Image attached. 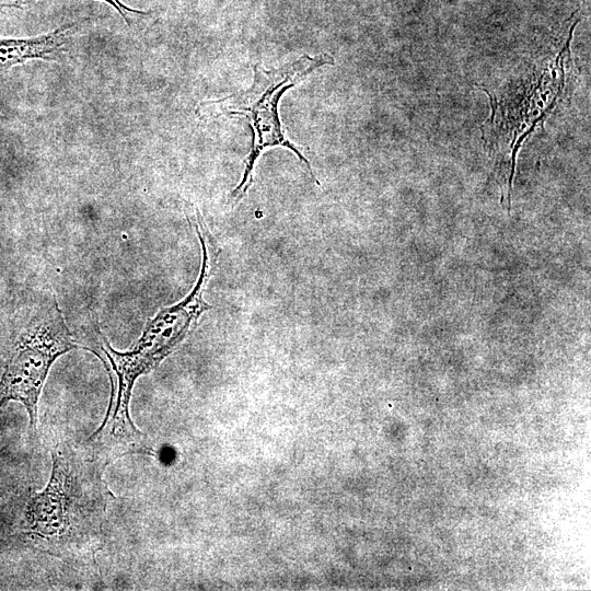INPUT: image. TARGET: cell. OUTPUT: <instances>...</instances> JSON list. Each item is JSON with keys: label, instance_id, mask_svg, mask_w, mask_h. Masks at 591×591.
I'll return each instance as SVG.
<instances>
[{"label": "cell", "instance_id": "cell-5", "mask_svg": "<svg viewBox=\"0 0 591 591\" xmlns=\"http://www.w3.org/2000/svg\"><path fill=\"white\" fill-rule=\"evenodd\" d=\"M76 24H65L55 31L32 38H0V76L15 65L37 58L56 61L68 44Z\"/></svg>", "mask_w": 591, "mask_h": 591}, {"label": "cell", "instance_id": "cell-2", "mask_svg": "<svg viewBox=\"0 0 591 591\" xmlns=\"http://www.w3.org/2000/svg\"><path fill=\"white\" fill-rule=\"evenodd\" d=\"M47 487L28 505L32 534L56 555L90 554L97 546L109 493L102 478L107 464L90 447L54 452Z\"/></svg>", "mask_w": 591, "mask_h": 591}, {"label": "cell", "instance_id": "cell-6", "mask_svg": "<svg viewBox=\"0 0 591 591\" xmlns=\"http://www.w3.org/2000/svg\"><path fill=\"white\" fill-rule=\"evenodd\" d=\"M102 1L111 4L120 14V16L125 20L128 26H130L129 14H135V13L146 14V12L143 11H138V10L127 7L120 0H102Z\"/></svg>", "mask_w": 591, "mask_h": 591}, {"label": "cell", "instance_id": "cell-3", "mask_svg": "<svg viewBox=\"0 0 591 591\" xmlns=\"http://www.w3.org/2000/svg\"><path fill=\"white\" fill-rule=\"evenodd\" d=\"M334 63L332 56H302L279 69L265 70L254 66V81L250 89L220 100L202 102L198 112L202 116L222 115L245 117L253 131L252 149L245 160V169L240 184L232 192V199H242L253 182L254 165L265 149L283 147L291 150L306 166L313 181L314 176L309 160L290 142L281 128L278 104L282 94L302 81L310 73L324 65Z\"/></svg>", "mask_w": 591, "mask_h": 591}, {"label": "cell", "instance_id": "cell-4", "mask_svg": "<svg viewBox=\"0 0 591 591\" xmlns=\"http://www.w3.org/2000/svg\"><path fill=\"white\" fill-rule=\"evenodd\" d=\"M76 347L57 300H45L12 343L0 379V408L10 401L23 404L34 432L38 399L49 369L59 356Z\"/></svg>", "mask_w": 591, "mask_h": 591}, {"label": "cell", "instance_id": "cell-1", "mask_svg": "<svg viewBox=\"0 0 591 591\" xmlns=\"http://www.w3.org/2000/svg\"><path fill=\"white\" fill-rule=\"evenodd\" d=\"M212 269V262L202 258L199 278L189 294L178 303L161 309L150 318L134 347L115 350L99 332L93 350L108 368L113 391L102 426L91 436V448L106 461L142 448V434L129 416V403L136 380L154 369L170 355L195 326L201 313L211 306L202 293Z\"/></svg>", "mask_w": 591, "mask_h": 591}]
</instances>
